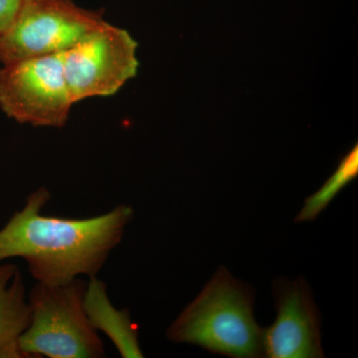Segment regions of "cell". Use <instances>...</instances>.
Listing matches in <instances>:
<instances>
[{"mask_svg": "<svg viewBox=\"0 0 358 358\" xmlns=\"http://www.w3.org/2000/svg\"><path fill=\"white\" fill-rule=\"evenodd\" d=\"M50 197L45 187L35 190L0 230V263L23 259L37 282L51 286L82 275L98 277L121 244L134 209L120 204L95 217H55L42 213Z\"/></svg>", "mask_w": 358, "mask_h": 358, "instance_id": "cell-1", "label": "cell"}, {"mask_svg": "<svg viewBox=\"0 0 358 358\" xmlns=\"http://www.w3.org/2000/svg\"><path fill=\"white\" fill-rule=\"evenodd\" d=\"M254 291L220 267L166 331L169 341L234 358L263 357V329L254 317Z\"/></svg>", "mask_w": 358, "mask_h": 358, "instance_id": "cell-2", "label": "cell"}, {"mask_svg": "<svg viewBox=\"0 0 358 358\" xmlns=\"http://www.w3.org/2000/svg\"><path fill=\"white\" fill-rule=\"evenodd\" d=\"M87 282H36L28 294L29 326L20 341L24 358H101L105 348L84 308Z\"/></svg>", "mask_w": 358, "mask_h": 358, "instance_id": "cell-3", "label": "cell"}, {"mask_svg": "<svg viewBox=\"0 0 358 358\" xmlns=\"http://www.w3.org/2000/svg\"><path fill=\"white\" fill-rule=\"evenodd\" d=\"M105 22L102 13L73 0H20L13 20L0 32V62L61 53Z\"/></svg>", "mask_w": 358, "mask_h": 358, "instance_id": "cell-4", "label": "cell"}, {"mask_svg": "<svg viewBox=\"0 0 358 358\" xmlns=\"http://www.w3.org/2000/svg\"><path fill=\"white\" fill-rule=\"evenodd\" d=\"M73 105L63 52L15 61L0 69V107L20 124L62 128Z\"/></svg>", "mask_w": 358, "mask_h": 358, "instance_id": "cell-5", "label": "cell"}, {"mask_svg": "<svg viewBox=\"0 0 358 358\" xmlns=\"http://www.w3.org/2000/svg\"><path fill=\"white\" fill-rule=\"evenodd\" d=\"M138 43L127 30L106 21L63 52L66 83L73 103L115 95L138 73Z\"/></svg>", "mask_w": 358, "mask_h": 358, "instance_id": "cell-6", "label": "cell"}, {"mask_svg": "<svg viewBox=\"0 0 358 358\" xmlns=\"http://www.w3.org/2000/svg\"><path fill=\"white\" fill-rule=\"evenodd\" d=\"M277 319L263 329V357H324L320 313L303 278L280 279L274 284Z\"/></svg>", "mask_w": 358, "mask_h": 358, "instance_id": "cell-7", "label": "cell"}, {"mask_svg": "<svg viewBox=\"0 0 358 358\" xmlns=\"http://www.w3.org/2000/svg\"><path fill=\"white\" fill-rule=\"evenodd\" d=\"M84 294V308L90 324L110 339L124 358H141L138 327L129 310H117L108 294L107 285L98 277L89 278Z\"/></svg>", "mask_w": 358, "mask_h": 358, "instance_id": "cell-8", "label": "cell"}, {"mask_svg": "<svg viewBox=\"0 0 358 358\" xmlns=\"http://www.w3.org/2000/svg\"><path fill=\"white\" fill-rule=\"evenodd\" d=\"M30 322V306L21 271L0 263V358H24L20 341Z\"/></svg>", "mask_w": 358, "mask_h": 358, "instance_id": "cell-9", "label": "cell"}, {"mask_svg": "<svg viewBox=\"0 0 358 358\" xmlns=\"http://www.w3.org/2000/svg\"><path fill=\"white\" fill-rule=\"evenodd\" d=\"M358 176V145H355L339 162L333 176L327 179L317 192L306 199L303 209L298 214L296 222H308L317 219L324 209L331 203L346 185H350Z\"/></svg>", "mask_w": 358, "mask_h": 358, "instance_id": "cell-10", "label": "cell"}, {"mask_svg": "<svg viewBox=\"0 0 358 358\" xmlns=\"http://www.w3.org/2000/svg\"><path fill=\"white\" fill-rule=\"evenodd\" d=\"M20 0H0V32L13 20Z\"/></svg>", "mask_w": 358, "mask_h": 358, "instance_id": "cell-11", "label": "cell"}]
</instances>
